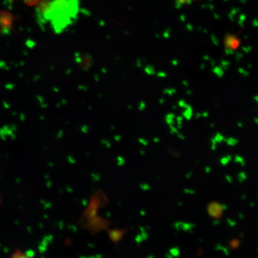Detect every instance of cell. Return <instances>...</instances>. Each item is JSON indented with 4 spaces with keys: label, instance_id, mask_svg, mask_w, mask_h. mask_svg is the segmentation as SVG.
<instances>
[{
    "label": "cell",
    "instance_id": "4",
    "mask_svg": "<svg viewBox=\"0 0 258 258\" xmlns=\"http://www.w3.org/2000/svg\"><path fill=\"white\" fill-rule=\"evenodd\" d=\"M10 258H40L37 257L35 252H30L29 250L16 249L11 254Z\"/></svg>",
    "mask_w": 258,
    "mask_h": 258
},
{
    "label": "cell",
    "instance_id": "9",
    "mask_svg": "<svg viewBox=\"0 0 258 258\" xmlns=\"http://www.w3.org/2000/svg\"><path fill=\"white\" fill-rule=\"evenodd\" d=\"M10 1H15V0H10Z\"/></svg>",
    "mask_w": 258,
    "mask_h": 258
},
{
    "label": "cell",
    "instance_id": "7",
    "mask_svg": "<svg viewBox=\"0 0 258 258\" xmlns=\"http://www.w3.org/2000/svg\"><path fill=\"white\" fill-rule=\"evenodd\" d=\"M191 1H192V0H176L179 5L188 4V3H191Z\"/></svg>",
    "mask_w": 258,
    "mask_h": 258
},
{
    "label": "cell",
    "instance_id": "8",
    "mask_svg": "<svg viewBox=\"0 0 258 258\" xmlns=\"http://www.w3.org/2000/svg\"><path fill=\"white\" fill-rule=\"evenodd\" d=\"M0 205H1V197H0Z\"/></svg>",
    "mask_w": 258,
    "mask_h": 258
},
{
    "label": "cell",
    "instance_id": "1",
    "mask_svg": "<svg viewBox=\"0 0 258 258\" xmlns=\"http://www.w3.org/2000/svg\"><path fill=\"white\" fill-rule=\"evenodd\" d=\"M80 5V0H51L47 24L55 33H62L76 22Z\"/></svg>",
    "mask_w": 258,
    "mask_h": 258
},
{
    "label": "cell",
    "instance_id": "6",
    "mask_svg": "<svg viewBox=\"0 0 258 258\" xmlns=\"http://www.w3.org/2000/svg\"><path fill=\"white\" fill-rule=\"evenodd\" d=\"M25 5L28 7H34L36 6L37 3H38L39 0H24Z\"/></svg>",
    "mask_w": 258,
    "mask_h": 258
},
{
    "label": "cell",
    "instance_id": "2",
    "mask_svg": "<svg viewBox=\"0 0 258 258\" xmlns=\"http://www.w3.org/2000/svg\"><path fill=\"white\" fill-rule=\"evenodd\" d=\"M16 16L8 10L0 11V34L7 35L13 30Z\"/></svg>",
    "mask_w": 258,
    "mask_h": 258
},
{
    "label": "cell",
    "instance_id": "5",
    "mask_svg": "<svg viewBox=\"0 0 258 258\" xmlns=\"http://www.w3.org/2000/svg\"><path fill=\"white\" fill-rule=\"evenodd\" d=\"M225 45L226 47L235 50L239 45V40H237L235 37L229 36L228 39H226Z\"/></svg>",
    "mask_w": 258,
    "mask_h": 258
},
{
    "label": "cell",
    "instance_id": "3",
    "mask_svg": "<svg viewBox=\"0 0 258 258\" xmlns=\"http://www.w3.org/2000/svg\"><path fill=\"white\" fill-rule=\"evenodd\" d=\"M50 3L51 0H39L36 5L37 21L42 28L47 25V17Z\"/></svg>",
    "mask_w": 258,
    "mask_h": 258
}]
</instances>
